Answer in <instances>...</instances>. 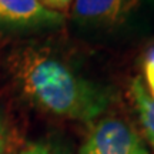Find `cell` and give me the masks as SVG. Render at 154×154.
I'll list each match as a JSON object with an SVG mask.
<instances>
[{
  "mask_svg": "<svg viewBox=\"0 0 154 154\" xmlns=\"http://www.w3.org/2000/svg\"><path fill=\"white\" fill-rule=\"evenodd\" d=\"M10 72L23 97L46 114L87 123L103 116L113 103L109 87L42 47L14 51Z\"/></svg>",
  "mask_w": 154,
  "mask_h": 154,
  "instance_id": "1",
  "label": "cell"
},
{
  "mask_svg": "<svg viewBox=\"0 0 154 154\" xmlns=\"http://www.w3.org/2000/svg\"><path fill=\"white\" fill-rule=\"evenodd\" d=\"M154 7V0H74L72 22L80 32L114 36L134 27Z\"/></svg>",
  "mask_w": 154,
  "mask_h": 154,
  "instance_id": "2",
  "label": "cell"
},
{
  "mask_svg": "<svg viewBox=\"0 0 154 154\" xmlns=\"http://www.w3.org/2000/svg\"><path fill=\"white\" fill-rule=\"evenodd\" d=\"M143 150L141 137L127 121L109 117L91 127L79 154H140Z\"/></svg>",
  "mask_w": 154,
  "mask_h": 154,
  "instance_id": "3",
  "label": "cell"
},
{
  "mask_svg": "<svg viewBox=\"0 0 154 154\" xmlns=\"http://www.w3.org/2000/svg\"><path fill=\"white\" fill-rule=\"evenodd\" d=\"M66 16L51 11L38 0H0V30L34 33L60 27Z\"/></svg>",
  "mask_w": 154,
  "mask_h": 154,
  "instance_id": "4",
  "label": "cell"
},
{
  "mask_svg": "<svg viewBox=\"0 0 154 154\" xmlns=\"http://www.w3.org/2000/svg\"><path fill=\"white\" fill-rule=\"evenodd\" d=\"M128 93L141 130L149 144L154 149V97L150 94L146 83L140 76L131 80Z\"/></svg>",
  "mask_w": 154,
  "mask_h": 154,
  "instance_id": "5",
  "label": "cell"
},
{
  "mask_svg": "<svg viewBox=\"0 0 154 154\" xmlns=\"http://www.w3.org/2000/svg\"><path fill=\"white\" fill-rule=\"evenodd\" d=\"M20 154H73V151L70 146L60 138L44 137L30 141Z\"/></svg>",
  "mask_w": 154,
  "mask_h": 154,
  "instance_id": "6",
  "label": "cell"
},
{
  "mask_svg": "<svg viewBox=\"0 0 154 154\" xmlns=\"http://www.w3.org/2000/svg\"><path fill=\"white\" fill-rule=\"evenodd\" d=\"M143 72L146 79V86L149 88L150 94L154 97V47L146 53L143 60Z\"/></svg>",
  "mask_w": 154,
  "mask_h": 154,
  "instance_id": "7",
  "label": "cell"
},
{
  "mask_svg": "<svg viewBox=\"0 0 154 154\" xmlns=\"http://www.w3.org/2000/svg\"><path fill=\"white\" fill-rule=\"evenodd\" d=\"M38 3L51 11L64 14L72 9L74 0H38Z\"/></svg>",
  "mask_w": 154,
  "mask_h": 154,
  "instance_id": "8",
  "label": "cell"
},
{
  "mask_svg": "<svg viewBox=\"0 0 154 154\" xmlns=\"http://www.w3.org/2000/svg\"><path fill=\"white\" fill-rule=\"evenodd\" d=\"M5 144H6V127L5 121L0 116V154H5Z\"/></svg>",
  "mask_w": 154,
  "mask_h": 154,
  "instance_id": "9",
  "label": "cell"
},
{
  "mask_svg": "<svg viewBox=\"0 0 154 154\" xmlns=\"http://www.w3.org/2000/svg\"><path fill=\"white\" fill-rule=\"evenodd\" d=\"M140 154H149V151H147V149H146V150H143V151H141Z\"/></svg>",
  "mask_w": 154,
  "mask_h": 154,
  "instance_id": "10",
  "label": "cell"
}]
</instances>
